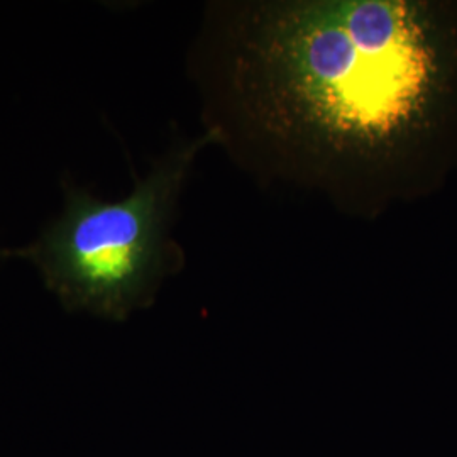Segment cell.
<instances>
[{"mask_svg": "<svg viewBox=\"0 0 457 457\" xmlns=\"http://www.w3.org/2000/svg\"><path fill=\"white\" fill-rule=\"evenodd\" d=\"M5 258H4V247H0V262H4Z\"/></svg>", "mask_w": 457, "mask_h": 457, "instance_id": "obj_3", "label": "cell"}, {"mask_svg": "<svg viewBox=\"0 0 457 457\" xmlns=\"http://www.w3.org/2000/svg\"><path fill=\"white\" fill-rule=\"evenodd\" d=\"M211 145L209 131L175 141L119 200L65 177L62 212L29 245L4 249V258L31 262L66 312L128 320L151 307L164 279L183 266L171 228L196 156Z\"/></svg>", "mask_w": 457, "mask_h": 457, "instance_id": "obj_2", "label": "cell"}, {"mask_svg": "<svg viewBox=\"0 0 457 457\" xmlns=\"http://www.w3.org/2000/svg\"><path fill=\"white\" fill-rule=\"evenodd\" d=\"M192 65L205 131L249 173L375 217L417 185L454 102L457 33L425 2H224Z\"/></svg>", "mask_w": 457, "mask_h": 457, "instance_id": "obj_1", "label": "cell"}]
</instances>
